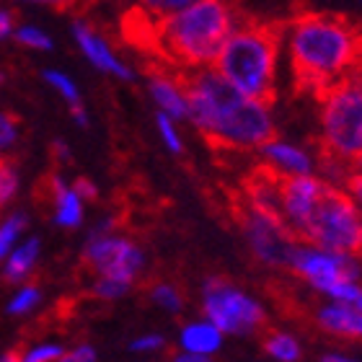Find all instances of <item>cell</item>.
<instances>
[{"mask_svg": "<svg viewBox=\"0 0 362 362\" xmlns=\"http://www.w3.org/2000/svg\"><path fill=\"white\" fill-rule=\"evenodd\" d=\"M168 76L179 88L187 117L194 122L215 153L264 151L277 143V127L267 106L243 96L218 70L212 68H168Z\"/></svg>", "mask_w": 362, "mask_h": 362, "instance_id": "6da1fadb", "label": "cell"}, {"mask_svg": "<svg viewBox=\"0 0 362 362\" xmlns=\"http://www.w3.org/2000/svg\"><path fill=\"white\" fill-rule=\"evenodd\" d=\"M290 37L293 90L324 101L352 78H360V21L349 13L313 11L298 0L285 18Z\"/></svg>", "mask_w": 362, "mask_h": 362, "instance_id": "7a4b0ae2", "label": "cell"}, {"mask_svg": "<svg viewBox=\"0 0 362 362\" xmlns=\"http://www.w3.org/2000/svg\"><path fill=\"white\" fill-rule=\"evenodd\" d=\"M241 13L238 0H197L176 13H163L153 31V60L168 68H207Z\"/></svg>", "mask_w": 362, "mask_h": 362, "instance_id": "3957f363", "label": "cell"}, {"mask_svg": "<svg viewBox=\"0 0 362 362\" xmlns=\"http://www.w3.org/2000/svg\"><path fill=\"white\" fill-rule=\"evenodd\" d=\"M285 18L238 13L233 29L215 54L218 73L243 96L269 109L277 101V54L285 37Z\"/></svg>", "mask_w": 362, "mask_h": 362, "instance_id": "277c9868", "label": "cell"}, {"mask_svg": "<svg viewBox=\"0 0 362 362\" xmlns=\"http://www.w3.org/2000/svg\"><path fill=\"white\" fill-rule=\"evenodd\" d=\"M321 137L316 143L318 166L329 179L349 189L360 199V156H362V88L352 78L321 101Z\"/></svg>", "mask_w": 362, "mask_h": 362, "instance_id": "5b68a950", "label": "cell"}, {"mask_svg": "<svg viewBox=\"0 0 362 362\" xmlns=\"http://www.w3.org/2000/svg\"><path fill=\"white\" fill-rule=\"evenodd\" d=\"M303 243H313L316 249L329 254L360 259L362 226L355 199L324 181L310 204L308 220L303 228Z\"/></svg>", "mask_w": 362, "mask_h": 362, "instance_id": "8992f818", "label": "cell"}, {"mask_svg": "<svg viewBox=\"0 0 362 362\" xmlns=\"http://www.w3.org/2000/svg\"><path fill=\"white\" fill-rule=\"evenodd\" d=\"M202 310L220 334H254L269 326L264 308L228 277L207 279Z\"/></svg>", "mask_w": 362, "mask_h": 362, "instance_id": "52a82bcc", "label": "cell"}, {"mask_svg": "<svg viewBox=\"0 0 362 362\" xmlns=\"http://www.w3.org/2000/svg\"><path fill=\"white\" fill-rule=\"evenodd\" d=\"M223 202L228 204L230 218L238 226V230L246 235V241L251 243V249H254L259 262H264L269 267H285L287 269L295 249L300 243H295L277 223H272L267 218L264 212H259L241 192H226Z\"/></svg>", "mask_w": 362, "mask_h": 362, "instance_id": "ba28073f", "label": "cell"}, {"mask_svg": "<svg viewBox=\"0 0 362 362\" xmlns=\"http://www.w3.org/2000/svg\"><path fill=\"white\" fill-rule=\"evenodd\" d=\"M81 267L96 279H114L129 285L132 277L143 269V251L129 238L117 235H90L83 251Z\"/></svg>", "mask_w": 362, "mask_h": 362, "instance_id": "9c48e42d", "label": "cell"}, {"mask_svg": "<svg viewBox=\"0 0 362 362\" xmlns=\"http://www.w3.org/2000/svg\"><path fill=\"white\" fill-rule=\"evenodd\" d=\"M287 269L293 272L295 277L305 279L313 287L332 293L334 287L341 282H355L357 267L349 257H339V254H329V251H313L298 246L290 259Z\"/></svg>", "mask_w": 362, "mask_h": 362, "instance_id": "30bf717a", "label": "cell"}, {"mask_svg": "<svg viewBox=\"0 0 362 362\" xmlns=\"http://www.w3.org/2000/svg\"><path fill=\"white\" fill-rule=\"evenodd\" d=\"M313 324H316L318 332L332 334V337L349 341V344L360 341V337H362L360 305H352V303L326 305V308H321L316 316H313Z\"/></svg>", "mask_w": 362, "mask_h": 362, "instance_id": "8fae6325", "label": "cell"}, {"mask_svg": "<svg viewBox=\"0 0 362 362\" xmlns=\"http://www.w3.org/2000/svg\"><path fill=\"white\" fill-rule=\"evenodd\" d=\"M143 70L148 81H151V93L153 98L158 101V106L163 109L168 119H187V106H184V98H181L179 88L174 86L171 76H168V65L158 60H143Z\"/></svg>", "mask_w": 362, "mask_h": 362, "instance_id": "7c38bea8", "label": "cell"}, {"mask_svg": "<svg viewBox=\"0 0 362 362\" xmlns=\"http://www.w3.org/2000/svg\"><path fill=\"white\" fill-rule=\"evenodd\" d=\"M73 31H76V39H78V45H81V49L88 54L90 62H93L96 68H101L104 73H114V76L124 78V81H129V78H132L129 68H124V65L114 57V52L109 49V45L98 37L96 29H93L88 21H76Z\"/></svg>", "mask_w": 362, "mask_h": 362, "instance_id": "4fadbf2b", "label": "cell"}, {"mask_svg": "<svg viewBox=\"0 0 362 362\" xmlns=\"http://www.w3.org/2000/svg\"><path fill=\"white\" fill-rule=\"evenodd\" d=\"M220 339H223V334L212 324L187 326L184 334H181V344H184L187 352H192V355H210V352H215V349L220 347Z\"/></svg>", "mask_w": 362, "mask_h": 362, "instance_id": "5bb4252c", "label": "cell"}, {"mask_svg": "<svg viewBox=\"0 0 362 362\" xmlns=\"http://www.w3.org/2000/svg\"><path fill=\"white\" fill-rule=\"evenodd\" d=\"M262 347H264L267 355H272L279 362H298L300 360V344L295 341V337L279 332V329H272L267 326L262 332Z\"/></svg>", "mask_w": 362, "mask_h": 362, "instance_id": "9a60e30c", "label": "cell"}, {"mask_svg": "<svg viewBox=\"0 0 362 362\" xmlns=\"http://www.w3.org/2000/svg\"><path fill=\"white\" fill-rule=\"evenodd\" d=\"M264 156L269 158V163H274V166H279V168H287L290 174H310V166H313L305 153L285 143L267 145Z\"/></svg>", "mask_w": 362, "mask_h": 362, "instance_id": "2e32d148", "label": "cell"}, {"mask_svg": "<svg viewBox=\"0 0 362 362\" xmlns=\"http://www.w3.org/2000/svg\"><path fill=\"white\" fill-rule=\"evenodd\" d=\"M65 181H62L60 171L57 168H49L45 174L39 176L37 187H34V202L42 212H54V204L65 192Z\"/></svg>", "mask_w": 362, "mask_h": 362, "instance_id": "e0dca14e", "label": "cell"}, {"mask_svg": "<svg viewBox=\"0 0 362 362\" xmlns=\"http://www.w3.org/2000/svg\"><path fill=\"white\" fill-rule=\"evenodd\" d=\"M143 290L151 295L158 305H163V308H168V310L184 308V293H181L179 285H174L171 279H145Z\"/></svg>", "mask_w": 362, "mask_h": 362, "instance_id": "ac0fdd59", "label": "cell"}, {"mask_svg": "<svg viewBox=\"0 0 362 362\" xmlns=\"http://www.w3.org/2000/svg\"><path fill=\"white\" fill-rule=\"evenodd\" d=\"M37 254H39V241H37V238H31L29 243H23L21 249L8 259L6 274H3V277H6V282H18V279L26 277V274L31 272V267H34V262H37Z\"/></svg>", "mask_w": 362, "mask_h": 362, "instance_id": "d6986e66", "label": "cell"}, {"mask_svg": "<svg viewBox=\"0 0 362 362\" xmlns=\"http://www.w3.org/2000/svg\"><path fill=\"white\" fill-rule=\"evenodd\" d=\"M54 220L60 223V226L65 228H76L81 220H83V207H81V199H78L73 192H62V197L57 199V204H54Z\"/></svg>", "mask_w": 362, "mask_h": 362, "instance_id": "ffe728a7", "label": "cell"}, {"mask_svg": "<svg viewBox=\"0 0 362 362\" xmlns=\"http://www.w3.org/2000/svg\"><path fill=\"white\" fill-rule=\"evenodd\" d=\"M18 174H16V158H3L0 163V207L16 194Z\"/></svg>", "mask_w": 362, "mask_h": 362, "instance_id": "44dd1931", "label": "cell"}, {"mask_svg": "<svg viewBox=\"0 0 362 362\" xmlns=\"http://www.w3.org/2000/svg\"><path fill=\"white\" fill-rule=\"evenodd\" d=\"M39 298H42V290H39V285H37V282H29V285L23 287V293H18V298L11 303L8 313H13V316H18V313H26L29 308H34V305H37Z\"/></svg>", "mask_w": 362, "mask_h": 362, "instance_id": "7402d4cb", "label": "cell"}, {"mask_svg": "<svg viewBox=\"0 0 362 362\" xmlns=\"http://www.w3.org/2000/svg\"><path fill=\"white\" fill-rule=\"evenodd\" d=\"M23 228H26V218H23V215H13L6 226L0 228V259L6 257L8 249H11V243L18 238V233H21Z\"/></svg>", "mask_w": 362, "mask_h": 362, "instance_id": "603a6c76", "label": "cell"}, {"mask_svg": "<svg viewBox=\"0 0 362 362\" xmlns=\"http://www.w3.org/2000/svg\"><path fill=\"white\" fill-rule=\"evenodd\" d=\"M16 42L23 47H34V49H49V47H52V42H49V37H47L45 31L34 29V26H23V29H18Z\"/></svg>", "mask_w": 362, "mask_h": 362, "instance_id": "cb8c5ba5", "label": "cell"}, {"mask_svg": "<svg viewBox=\"0 0 362 362\" xmlns=\"http://www.w3.org/2000/svg\"><path fill=\"white\" fill-rule=\"evenodd\" d=\"M45 78L54 86V88L60 90L62 96L68 98L70 106H73V104H81V98H78V90H76V86H73V81H70V78H65L62 73H57V70H47Z\"/></svg>", "mask_w": 362, "mask_h": 362, "instance_id": "d4e9b609", "label": "cell"}, {"mask_svg": "<svg viewBox=\"0 0 362 362\" xmlns=\"http://www.w3.org/2000/svg\"><path fill=\"white\" fill-rule=\"evenodd\" d=\"M127 287L124 282H114V279H96L93 285H90V295H96L101 300H109V298H119V295L127 293Z\"/></svg>", "mask_w": 362, "mask_h": 362, "instance_id": "484cf974", "label": "cell"}, {"mask_svg": "<svg viewBox=\"0 0 362 362\" xmlns=\"http://www.w3.org/2000/svg\"><path fill=\"white\" fill-rule=\"evenodd\" d=\"M21 119L13 112H0V148H6L16 140V129H18Z\"/></svg>", "mask_w": 362, "mask_h": 362, "instance_id": "4316f807", "label": "cell"}, {"mask_svg": "<svg viewBox=\"0 0 362 362\" xmlns=\"http://www.w3.org/2000/svg\"><path fill=\"white\" fill-rule=\"evenodd\" d=\"M192 3H197V0H143V6L156 11V13H176L181 8L192 6Z\"/></svg>", "mask_w": 362, "mask_h": 362, "instance_id": "83f0119b", "label": "cell"}, {"mask_svg": "<svg viewBox=\"0 0 362 362\" xmlns=\"http://www.w3.org/2000/svg\"><path fill=\"white\" fill-rule=\"evenodd\" d=\"M70 192H73L78 199H88V202H96L98 199L96 184H93L90 179H86V176H78V179L73 181V189H70Z\"/></svg>", "mask_w": 362, "mask_h": 362, "instance_id": "f1b7e54d", "label": "cell"}, {"mask_svg": "<svg viewBox=\"0 0 362 362\" xmlns=\"http://www.w3.org/2000/svg\"><path fill=\"white\" fill-rule=\"evenodd\" d=\"M158 127H160V132H163V137H166L168 148H171L174 153H184V145H181L179 135H176V129L171 127V119H168L166 114H160L158 117Z\"/></svg>", "mask_w": 362, "mask_h": 362, "instance_id": "f546056e", "label": "cell"}, {"mask_svg": "<svg viewBox=\"0 0 362 362\" xmlns=\"http://www.w3.org/2000/svg\"><path fill=\"white\" fill-rule=\"evenodd\" d=\"M60 355H62L60 347H52V344H47V347L31 349L29 355L21 357V362H54Z\"/></svg>", "mask_w": 362, "mask_h": 362, "instance_id": "4dcf8cb0", "label": "cell"}, {"mask_svg": "<svg viewBox=\"0 0 362 362\" xmlns=\"http://www.w3.org/2000/svg\"><path fill=\"white\" fill-rule=\"evenodd\" d=\"M57 362H96V352H93V347L83 344V347L73 349V352H68V355H60Z\"/></svg>", "mask_w": 362, "mask_h": 362, "instance_id": "1f68e13d", "label": "cell"}, {"mask_svg": "<svg viewBox=\"0 0 362 362\" xmlns=\"http://www.w3.org/2000/svg\"><path fill=\"white\" fill-rule=\"evenodd\" d=\"M18 11L16 8H8V11H0V39L8 37L11 31L16 29V23H18Z\"/></svg>", "mask_w": 362, "mask_h": 362, "instance_id": "d6a6232c", "label": "cell"}, {"mask_svg": "<svg viewBox=\"0 0 362 362\" xmlns=\"http://www.w3.org/2000/svg\"><path fill=\"white\" fill-rule=\"evenodd\" d=\"M166 360L168 362H210V360H207V355H192V352H187V355H179L176 349H168Z\"/></svg>", "mask_w": 362, "mask_h": 362, "instance_id": "836d02e7", "label": "cell"}, {"mask_svg": "<svg viewBox=\"0 0 362 362\" xmlns=\"http://www.w3.org/2000/svg\"><path fill=\"white\" fill-rule=\"evenodd\" d=\"M158 347H163V337H143V339H137L135 344H132V349H137V352L158 349Z\"/></svg>", "mask_w": 362, "mask_h": 362, "instance_id": "e575fe53", "label": "cell"}, {"mask_svg": "<svg viewBox=\"0 0 362 362\" xmlns=\"http://www.w3.org/2000/svg\"><path fill=\"white\" fill-rule=\"evenodd\" d=\"M52 156H54V163H65V160H70V151L60 143V140H54L52 143Z\"/></svg>", "mask_w": 362, "mask_h": 362, "instance_id": "d590c367", "label": "cell"}, {"mask_svg": "<svg viewBox=\"0 0 362 362\" xmlns=\"http://www.w3.org/2000/svg\"><path fill=\"white\" fill-rule=\"evenodd\" d=\"M21 357H23V352H21V344H16L13 349H8L6 355L0 357V362H21Z\"/></svg>", "mask_w": 362, "mask_h": 362, "instance_id": "8d00e7d4", "label": "cell"}, {"mask_svg": "<svg viewBox=\"0 0 362 362\" xmlns=\"http://www.w3.org/2000/svg\"><path fill=\"white\" fill-rule=\"evenodd\" d=\"M73 117H76V122L81 124V127H86V124H88V119H86V112H83V106H81V104H73Z\"/></svg>", "mask_w": 362, "mask_h": 362, "instance_id": "74e56055", "label": "cell"}, {"mask_svg": "<svg viewBox=\"0 0 362 362\" xmlns=\"http://www.w3.org/2000/svg\"><path fill=\"white\" fill-rule=\"evenodd\" d=\"M321 362H352V360H344V357H337V355H326V357H321Z\"/></svg>", "mask_w": 362, "mask_h": 362, "instance_id": "f35d334b", "label": "cell"}, {"mask_svg": "<svg viewBox=\"0 0 362 362\" xmlns=\"http://www.w3.org/2000/svg\"><path fill=\"white\" fill-rule=\"evenodd\" d=\"M0 83H3V76H0Z\"/></svg>", "mask_w": 362, "mask_h": 362, "instance_id": "ab89813d", "label": "cell"}, {"mask_svg": "<svg viewBox=\"0 0 362 362\" xmlns=\"http://www.w3.org/2000/svg\"><path fill=\"white\" fill-rule=\"evenodd\" d=\"M0 163H3V158H0Z\"/></svg>", "mask_w": 362, "mask_h": 362, "instance_id": "60d3db41", "label": "cell"}]
</instances>
